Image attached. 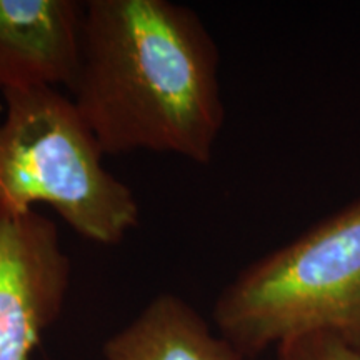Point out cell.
I'll return each mask as SVG.
<instances>
[{
    "mask_svg": "<svg viewBox=\"0 0 360 360\" xmlns=\"http://www.w3.org/2000/svg\"><path fill=\"white\" fill-rule=\"evenodd\" d=\"M72 101L105 155L174 154L207 165L224 129L219 51L170 0L85 2Z\"/></svg>",
    "mask_w": 360,
    "mask_h": 360,
    "instance_id": "1",
    "label": "cell"
},
{
    "mask_svg": "<svg viewBox=\"0 0 360 360\" xmlns=\"http://www.w3.org/2000/svg\"><path fill=\"white\" fill-rule=\"evenodd\" d=\"M214 322L250 359L315 332L360 350V197L247 265L215 300Z\"/></svg>",
    "mask_w": 360,
    "mask_h": 360,
    "instance_id": "2",
    "label": "cell"
},
{
    "mask_svg": "<svg viewBox=\"0 0 360 360\" xmlns=\"http://www.w3.org/2000/svg\"><path fill=\"white\" fill-rule=\"evenodd\" d=\"M0 207H52L80 237L115 245L141 222L132 188L103 167V150L72 97L58 89L2 94Z\"/></svg>",
    "mask_w": 360,
    "mask_h": 360,
    "instance_id": "3",
    "label": "cell"
},
{
    "mask_svg": "<svg viewBox=\"0 0 360 360\" xmlns=\"http://www.w3.org/2000/svg\"><path fill=\"white\" fill-rule=\"evenodd\" d=\"M70 272L56 222L0 207V360H30L60 317Z\"/></svg>",
    "mask_w": 360,
    "mask_h": 360,
    "instance_id": "4",
    "label": "cell"
},
{
    "mask_svg": "<svg viewBox=\"0 0 360 360\" xmlns=\"http://www.w3.org/2000/svg\"><path fill=\"white\" fill-rule=\"evenodd\" d=\"M85 4L77 0H0V94L64 85L82 57Z\"/></svg>",
    "mask_w": 360,
    "mask_h": 360,
    "instance_id": "5",
    "label": "cell"
},
{
    "mask_svg": "<svg viewBox=\"0 0 360 360\" xmlns=\"http://www.w3.org/2000/svg\"><path fill=\"white\" fill-rule=\"evenodd\" d=\"M105 360H254L214 334L186 300L162 294L103 345Z\"/></svg>",
    "mask_w": 360,
    "mask_h": 360,
    "instance_id": "6",
    "label": "cell"
},
{
    "mask_svg": "<svg viewBox=\"0 0 360 360\" xmlns=\"http://www.w3.org/2000/svg\"><path fill=\"white\" fill-rule=\"evenodd\" d=\"M276 349L277 360H360V350L323 332L292 337Z\"/></svg>",
    "mask_w": 360,
    "mask_h": 360,
    "instance_id": "7",
    "label": "cell"
}]
</instances>
